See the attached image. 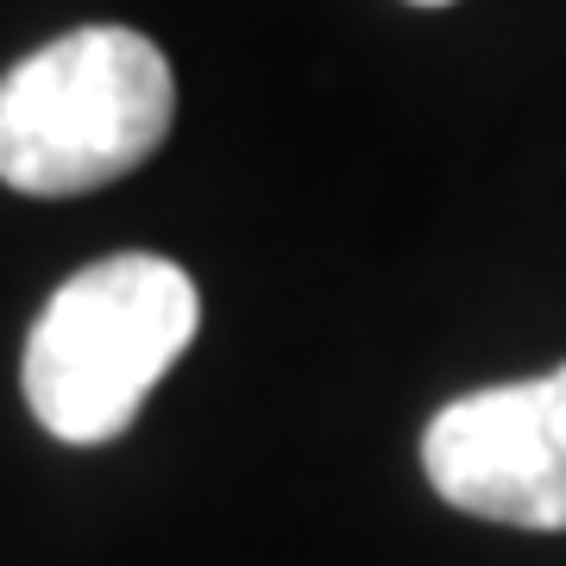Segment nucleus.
<instances>
[{
	"mask_svg": "<svg viewBox=\"0 0 566 566\" xmlns=\"http://www.w3.org/2000/svg\"><path fill=\"white\" fill-rule=\"evenodd\" d=\"M202 296L189 271L158 252H114L82 264L25 334V409L70 447H102L133 428L158 378L189 353Z\"/></svg>",
	"mask_w": 566,
	"mask_h": 566,
	"instance_id": "f257e3e1",
	"label": "nucleus"
},
{
	"mask_svg": "<svg viewBox=\"0 0 566 566\" xmlns=\"http://www.w3.org/2000/svg\"><path fill=\"white\" fill-rule=\"evenodd\" d=\"M177 76L133 25H76L0 76V182L88 196L133 177L170 133Z\"/></svg>",
	"mask_w": 566,
	"mask_h": 566,
	"instance_id": "f03ea898",
	"label": "nucleus"
},
{
	"mask_svg": "<svg viewBox=\"0 0 566 566\" xmlns=\"http://www.w3.org/2000/svg\"><path fill=\"white\" fill-rule=\"evenodd\" d=\"M422 472L479 523L528 535L566 528V365L434 409L422 428Z\"/></svg>",
	"mask_w": 566,
	"mask_h": 566,
	"instance_id": "7ed1b4c3",
	"label": "nucleus"
},
{
	"mask_svg": "<svg viewBox=\"0 0 566 566\" xmlns=\"http://www.w3.org/2000/svg\"><path fill=\"white\" fill-rule=\"evenodd\" d=\"M416 7H447V0H416Z\"/></svg>",
	"mask_w": 566,
	"mask_h": 566,
	"instance_id": "20e7f679",
	"label": "nucleus"
}]
</instances>
